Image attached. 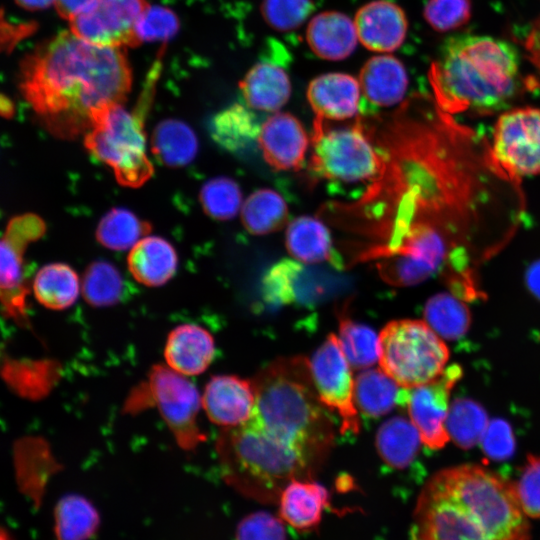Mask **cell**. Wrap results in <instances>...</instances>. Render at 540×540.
<instances>
[{
    "label": "cell",
    "instance_id": "obj_1",
    "mask_svg": "<svg viewBox=\"0 0 540 540\" xmlns=\"http://www.w3.org/2000/svg\"><path fill=\"white\" fill-rule=\"evenodd\" d=\"M415 103L393 120L387 137L386 171L395 200L392 233L426 226L453 251L452 266H467L486 242L485 230L498 212L520 206L518 180L492 158L490 144L452 115Z\"/></svg>",
    "mask_w": 540,
    "mask_h": 540
},
{
    "label": "cell",
    "instance_id": "obj_2",
    "mask_svg": "<svg viewBox=\"0 0 540 540\" xmlns=\"http://www.w3.org/2000/svg\"><path fill=\"white\" fill-rule=\"evenodd\" d=\"M132 73L121 48L86 42L63 31L26 55L20 91L41 124L54 136L86 134L108 106L122 104Z\"/></svg>",
    "mask_w": 540,
    "mask_h": 540
},
{
    "label": "cell",
    "instance_id": "obj_3",
    "mask_svg": "<svg viewBox=\"0 0 540 540\" xmlns=\"http://www.w3.org/2000/svg\"><path fill=\"white\" fill-rule=\"evenodd\" d=\"M409 540H531L513 482L477 464L434 473L419 493Z\"/></svg>",
    "mask_w": 540,
    "mask_h": 540
},
{
    "label": "cell",
    "instance_id": "obj_4",
    "mask_svg": "<svg viewBox=\"0 0 540 540\" xmlns=\"http://www.w3.org/2000/svg\"><path fill=\"white\" fill-rule=\"evenodd\" d=\"M255 405L249 427L291 450L318 471L334 440V428L303 357L272 361L252 380Z\"/></svg>",
    "mask_w": 540,
    "mask_h": 540
},
{
    "label": "cell",
    "instance_id": "obj_5",
    "mask_svg": "<svg viewBox=\"0 0 540 540\" xmlns=\"http://www.w3.org/2000/svg\"><path fill=\"white\" fill-rule=\"evenodd\" d=\"M428 75L442 111L490 113L504 108L520 88L519 53L505 40L455 35L441 45Z\"/></svg>",
    "mask_w": 540,
    "mask_h": 540
},
{
    "label": "cell",
    "instance_id": "obj_6",
    "mask_svg": "<svg viewBox=\"0 0 540 540\" xmlns=\"http://www.w3.org/2000/svg\"><path fill=\"white\" fill-rule=\"evenodd\" d=\"M449 356L444 339L422 320H394L379 334L380 368L402 388L434 380Z\"/></svg>",
    "mask_w": 540,
    "mask_h": 540
},
{
    "label": "cell",
    "instance_id": "obj_7",
    "mask_svg": "<svg viewBox=\"0 0 540 540\" xmlns=\"http://www.w3.org/2000/svg\"><path fill=\"white\" fill-rule=\"evenodd\" d=\"M84 144L113 170L121 185L139 187L153 174L142 118L122 104L108 106L96 116L85 134Z\"/></svg>",
    "mask_w": 540,
    "mask_h": 540
},
{
    "label": "cell",
    "instance_id": "obj_8",
    "mask_svg": "<svg viewBox=\"0 0 540 540\" xmlns=\"http://www.w3.org/2000/svg\"><path fill=\"white\" fill-rule=\"evenodd\" d=\"M312 172L320 178L341 182H368L384 176L386 157L357 123L331 128L316 118L313 128Z\"/></svg>",
    "mask_w": 540,
    "mask_h": 540
},
{
    "label": "cell",
    "instance_id": "obj_9",
    "mask_svg": "<svg viewBox=\"0 0 540 540\" xmlns=\"http://www.w3.org/2000/svg\"><path fill=\"white\" fill-rule=\"evenodd\" d=\"M491 155L511 178L540 175V109L518 107L502 113L495 124Z\"/></svg>",
    "mask_w": 540,
    "mask_h": 540
},
{
    "label": "cell",
    "instance_id": "obj_10",
    "mask_svg": "<svg viewBox=\"0 0 540 540\" xmlns=\"http://www.w3.org/2000/svg\"><path fill=\"white\" fill-rule=\"evenodd\" d=\"M148 384L153 401L178 444L189 450L204 441L205 435L197 425L201 396L193 383L168 366L157 365L151 369Z\"/></svg>",
    "mask_w": 540,
    "mask_h": 540
},
{
    "label": "cell",
    "instance_id": "obj_11",
    "mask_svg": "<svg viewBox=\"0 0 540 540\" xmlns=\"http://www.w3.org/2000/svg\"><path fill=\"white\" fill-rule=\"evenodd\" d=\"M311 375L323 404L337 412L342 434L360 431L352 367L339 338L330 334L309 360Z\"/></svg>",
    "mask_w": 540,
    "mask_h": 540
},
{
    "label": "cell",
    "instance_id": "obj_12",
    "mask_svg": "<svg viewBox=\"0 0 540 540\" xmlns=\"http://www.w3.org/2000/svg\"><path fill=\"white\" fill-rule=\"evenodd\" d=\"M462 374L461 366L452 364L434 380L399 391L397 405L406 408L422 443L431 449H441L450 441L446 428L449 399Z\"/></svg>",
    "mask_w": 540,
    "mask_h": 540
},
{
    "label": "cell",
    "instance_id": "obj_13",
    "mask_svg": "<svg viewBox=\"0 0 540 540\" xmlns=\"http://www.w3.org/2000/svg\"><path fill=\"white\" fill-rule=\"evenodd\" d=\"M45 231L42 219L34 214L14 217L1 240V301L9 318L26 322L27 288L24 276V250Z\"/></svg>",
    "mask_w": 540,
    "mask_h": 540
},
{
    "label": "cell",
    "instance_id": "obj_14",
    "mask_svg": "<svg viewBox=\"0 0 540 540\" xmlns=\"http://www.w3.org/2000/svg\"><path fill=\"white\" fill-rule=\"evenodd\" d=\"M149 6L146 0H98L87 12L70 22V31L94 45L112 48L140 44L136 23Z\"/></svg>",
    "mask_w": 540,
    "mask_h": 540
},
{
    "label": "cell",
    "instance_id": "obj_15",
    "mask_svg": "<svg viewBox=\"0 0 540 540\" xmlns=\"http://www.w3.org/2000/svg\"><path fill=\"white\" fill-rule=\"evenodd\" d=\"M257 142L265 161L279 171L299 169L309 145L301 122L284 112L271 115L261 124Z\"/></svg>",
    "mask_w": 540,
    "mask_h": 540
},
{
    "label": "cell",
    "instance_id": "obj_16",
    "mask_svg": "<svg viewBox=\"0 0 540 540\" xmlns=\"http://www.w3.org/2000/svg\"><path fill=\"white\" fill-rule=\"evenodd\" d=\"M354 25L359 42L368 50L387 54L405 41L408 21L402 8L388 0H374L361 6Z\"/></svg>",
    "mask_w": 540,
    "mask_h": 540
},
{
    "label": "cell",
    "instance_id": "obj_17",
    "mask_svg": "<svg viewBox=\"0 0 540 540\" xmlns=\"http://www.w3.org/2000/svg\"><path fill=\"white\" fill-rule=\"evenodd\" d=\"M202 408L211 422L224 428L245 423L255 405L252 381L234 375H216L201 396Z\"/></svg>",
    "mask_w": 540,
    "mask_h": 540
},
{
    "label": "cell",
    "instance_id": "obj_18",
    "mask_svg": "<svg viewBox=\"0 0 540 540\" xmlns=\"http://www.w3.org/2000/svg\"><path fill=\"white\" fill-rule=\"evenodd\" d=\"M307 100L322 120H346L361 112L359 80L350 74L332 72L313 78L306 91Z\"/></svg>",
    "mask_w": 540,
    "mask_h": 540
},
{
    "label": "cell",
    "instance_id": "obj_19",
    "mask_svg": "<svg viewBox=\"0 0 540 540\" xmlns=\"http://www.w3.org/2000/svg\"><path fill=\"white\" fill-rule=\"evenodd\" d=\"M214 355L212 335L195 324H182L171 330L164 348L167 366L183 376L203 373Z\"/></svg>",
    "mask_w": 540,
    "mask_h": 540
},
{
    "label": "cell",
    "instance_id": "obj_20",
    "mask_svg": "<svg viewBox=\"0 0 540 540\" xmlns=\"http://www.w3.org/2000/svg\"><path fill=\"white\" fill-rule=\"evenodd\" d=\"M329 498L320 483L312 479L293 480L279 496L278 516L299 532H311L319 527Z\"/></svg>",
    "mask_w": 540,
    "mask_h": 540
},
{
    "label": "cell",
    "instance_id": "obj_21",
    "mask_svg": "<svg viewBox=\"0 0 540 540\" xmlns=\"http://www.w3.org/2000/svg\"><path fill=\"white\" fill-rule=\"evenodd\" d=\"M362 96L372 106L390 107L404 98L408 75L403 63L389 54L368 59L359 74Z\"/></svg>",
    "mask_w": 540,
    "mask_h": 540
},
{
    "label": "cell",
    "instance_id": "obj_22",
    "mask_svg": "<svg viewBox=\"0 0 540 540\" xmlns=\"http://www.w3.org/2000/svg\"><path fill=\"white\" fill-rule=\"evenodd\" d=\"M306 41L317 57L338 61L349 57L359 40L353 19L338 11H324L308 22Z\"/></svg>",
    "mask_w": 540,
    "mask_h": 540
},
{
    "label": "cell",
    "instance_id": "obj_23",
    "mask_svg": "<svg viewBox=\"0 0 540 540\" xmlns=\"http://www.w3.org/2000/svg\"><path fill=\"white\" fill-rule=\"evenodd\" d=\"M239 88L247 107L266 112L278 111L291 95V81L285 69L268 61L252 66Z\"/></svg>",
    "mask_w": 540,
    "mask_h": 540
},
{
    "label": "cell",
    "instance_id": "obj_24",
    "mask_svg": "<svg viewBox=\"0 0 540 540\" xmlns=\"http://www.w3.org/2000/svg\"><path fill=\"white\" fill-rule=\"evenodd\" d=\"M285 244L288 253L300 263L330 262L336 267L342 266L328 228L317 218L300 216L291 221L286 230Z\"/></svg>",
    "mask_w": 540,
    "mask_h": 540
},
{
    "label": "cell",
    "instance_id": "obj_25",
    "mask_svg": "<svg viewBox=\"0 0 540 540\" xmlns=\"http://www.w3.org/2000/svg\"><path fill=\"white\" fill-rule=\"evenodd\" d=\"M127 262L130 273L139 283L159 287L174 276L178 257L167 240L146 236L131 248Z\"/></svg>",
    "mask_w": 540,
    "mask_h": 540
},
{
    "label": "cell",
    "instance_id": "obj_26",
    "mask_svg": "<svg viewBox=\"0 0 540 540\" xmlns=\"http://www.w3.org/2000/svg\"><path fill=\"white\" fill-rule=\"evenodd\" d=\"M421 442L413 423L400 416L386 420L376 434L378 454L387 465L396 469H403L414 460Z\"/></svg>",
    "mask_w": 540,
    "mask_h": 540
},
{
    "label": "cell",
    "instance_id": "obj_27",
    "mask_svg": "<svg viewBox=\"0 0 540 540\" xmlns=\"http://www.w3.org/2000/svg\"><path fill=\"white\" fill-rule=\"evenodd\" d=\"M261 125L242 104H233L212 118L209 131L214 141L230 152H240L258 139Z\"/></svg>",
    "mask_w": 540,
    "mask_h": 540
},
{
    "label": "cell",
    "instance_id": "obj_28",
    "mask_svg": "<svg viewBox=\"0 0 540 540\" xmlns=\"http://www.w3.org/2000/svg\"><path fill=\"white\" fill-rule=\"evenodd\" d=\"M151 146L153 154L161 163L169 167H182L195 158L198 140L186 123L168 119L155 127Z\"/></svg>",
    "mask_w": 540,
    "mask_h": 540
},
{
    "label": "cell",
    "instance_id": "obj_29",
    "mask_svg": "<svg viewBox=\"0 0 540 540\" xmlns=\"http://www.w3.org/2000/svg\"><path fill=\"white\" fill-rule=\"evenodd\" d=\"M79 278L67 264L43 266L33 280L36 300L51 310H64L74 304L79 295Z\"/></svg>",
    "mask_w": 540,
    "mask_h": 540
},
{
    "label": "cell",
    "instance_id": "obj_30",
    "mask_svg": "<svg viewBox=\"0 0 540 540\" xmlns=\"http://www.w3.org/2000/svg\"><path fill=\"white\" fill-rule=\"evenodd\" d=\"M289 210L283 197L275 190L254 191L243 203L241 220L253 235L277 232L288 224Z\"/></svg>",
    "mask_w": 540,
    "mask_h": 540
},
{
    "label": "cell",
    "instance_id": "obj_31",
    "mask_svg": "<svg viewBox=\"0 0 540 540\" xmlns=\"http://www.w3.org/2000/svg\"><path fill=\"white\" fill-rule=\"evenodd\" d=\"M400 389L381 368L363 370L355 380L356 406L366 416L381 417L397 405Z\"/></svg>",
    "mask_w": 540,
    "mask_h": 540
},
{
    "label": "cell",
    "instance_id": "obj_32",
    "mask_svg": "<svg viewBox=\"0 0 540 540\" xmlns=\"http://www.w3.org/2000/svg\"><path fill=\"white\" fill-rule=\"evenodd\" d=\"M424 321L443 339L455 340L468 331L471 314L467 305L458 296L438 293L425 304Z\"/></svg>",
    "mask_w": 540,
    "mask_h": 540
},
{
    "label": "cell",
    "instance_id": "obj_33",
    "mask_svg": "<svg viewBox=\"0 0 540 540\" xmlns=\"http://www.w3.org/2000/svg\"><path fill=\"white\" fill-rule=\"evenodd\" d=\"M488 424V415L479 403L457 399L450 405L446 428L458 447L470 449L481 442Z\"/></svg>",
    "mask_w": 540,
    "mask_h": 540
},
{
    "label": "cell",
    "instance_id": "obj_34",
    "mask_svg": "<svg viewBox=\"0 0 540 540\" xmlns=\"http://www.w3.org/2000/svg\"><path fill=\"white\" fill-rule=\"evenodd\" d=\"M150 230V225L131 211L114 208L100 220L96 238L106 248L126 250L132 248Z\"/></svg>",
    "mask_w": 540,
    "mask_h": 540
},
{
    "label": "cell",
    "instance_id": "obj_35",
    "mask_svg": "<svg viewBox=\"0 0 540 540\" xmlns=\"http://www.w3.org/2000/svg\"><path fill=\"white\" fill-rule=\"evenodd\" d=\"M339 342L354 369H365L379 360V335L344 314L339 318Z\"/></svg>",
    "mask_w": 540,
    "mask_h": 540
},
{
    "label": "cell",
    "instance_id": "obj_36",
    "mask_svg": "<svg viewBox=\"0 0 540 540\" xmlns=\"http://www.w3.org/2000/svg\"><path fill=\"white\" fill-rule=\"evenodd\" d=\"M55 521L58 540H85L95 531L98 517L84 498L67 496L57 505Z\"/></svg>",
    "mask_w": 540,
    "mask_h": 540
},
{
    "label": "cell",
    "instance_id": "obj_37",
    "mask_svg": "<svg viewBox=\"0 0 540 540\" xmlns=\"http://www.w3.org/2000/svg\"><path fill=\"white\" fill-rule=\"evenodd\" d=\"M122 291V277L114 265L96 261L88 266L82 280V293L88 304L111 306L120 300Z\"/></svg>",
    "mask_w": 540,
    "mask_h": 540
},
{
    "label": "cell",
    "instance_id": "obj_38",
    "mask_svg": "<svg viewBox=\"0 0 540 540\" xmlns=\"http://www.w3.org/2000/svg\"><path fill=\"white\" fill-rule=\"evenodd\" d=\"M303 270L302 263L295 259H282L272 265L262 279L263 299L273 305L295 303Z\"/></svg>",
    "mask_w": 540,
    "mask_h": 540
},
{
    "label": "cell",
    "instance_id": "obj_39",
    "mask_svg": "<svg viewBox=\"0 0 540 540\" xmlns=\"http://www.w3.org/2000/svg\"><path fill=\"white\" fill-rule=\"evenodd\" d=\"M200 203L208 216L229 220L237 215L242 205V192L233 179L215 177L201 187Z\"/></svg>",
    "mask_w": 540,
    "mask_h": 540
},
{
    "label": "cell",
    "instance_id": "obj_40",
    "mask_svg": "<svg viewBox=\"0 0 540 540\" xmlns=\"http://www.w3.org/2000/svg\"><path fill=\"white\" fill-rule=\"evenodd\" d=\"M312 0H262L264 21L274 30L289 32L300 27L312 14Z\"/></svg>",
    "mask_w": 540,
    "mask_h": 540
},
{
    "label": "cell",
    "instance_id": "obj_41",
    "mask_svg": "<svg viewBox=\"0 0 540 540\" xmlns=\"http://www.w3.org/2000/svg\"><path fill=\"white\" fill-rule=\"evenodd\" d=\"M471 9V0H428L423 15L435 31L448 32L465 25Z\"/></svg>",
    "mask_w": 540,
    "mask_h": 540
},
{
    "label": "cell",
    "instance_id": "obj_42",
    "mask_svg": "<svg viewBox=\"0 0 540 540\" xmlns=\"http://www.w3.org/2000/svg\"><path fill=\"white\" fill-rule=\"evenodd\" d=\"M513 486L524 514L528 518L540 519V455H527Z\"/></svg>",
    "mask_w": 540,
    "mask_h": 540
},
{
    "label": "cell",
    "instance_id": "obj_43",
    "mask_svg": "<svg viewBox=\"0 0 540 540\" xmlns=\"http://www.w3.org/2000/svg\"><path fill=\"white\" fill-rule=\"evenodd\" d=\"M179 28L177 16L168 8L148 6L139 17L135 33L139 42L168 40Z\"/></svg>",
    "mask_w": 540,
    "mask_h": 540
},
{
    "label": "cell",
    "instance_id": "obj_44",
    "mask_svg": "<svg viewBox=\"0 0 540 540\" xmlns=\"http://www.w3.org/2000/svg\"><path fill=\"white\" fill-rule=\"evenodd\" d=\"M235 540H286L284 522L265 511L253 512L239 522Z\"/></svg>",
    "mask_w": 540,
    "mask_h": 540
},
{
    "label": "cell",
    "instance_id": "obj_45",
    "mask_svg": "<svg viewBox=\"0 0 540 540\" xmlns=\"http://www.w3.org/2000/svg\"><path fill=\"white\" fill-rule=\"evenodd\" d=\"M481 447L491 459L504 460L510 457L515 449L511 426L500 419L490 421L481 439Z\"/></svg>",
    "mask_w": 540,
    "mask_h": 540
},
{
    "label": "cell",
    "instance_id": "obj_46",
    "mask_svg": "<svg viewBox=\"0 0 540 540\" xmlns=\"http://www.w3.org/2000/svg\"><path fill=\"white\" fill-rule=\"evenodd\" d=\"M98 0H55L57 13L64 19L71 21L77 16L90 10Z\"/></svg>",
    "mask_w": 540,
    "mask_h": 540
},
{
    "label": "cell",
    "instance_id": "obj_47",
    "mask_svg": "<svg viewBox=\"0 0 540 540\" xmlns=\"http://www.w3.org/2000/svg\"><path fill=\"white\" fill-rule=\"evenodd\" d=\"M531 61L540 69V17L535 21L525 41Z\"/></svg>",
    "mask_w": 540,
    "mask_h": 540
},
{
    "label": "cell",
    "instance_id": "obj_48",
    "mask_svg": "<svg viewBox=\"0 0 540 540\" xmlns=\"http://www.w3.org/2000/svg\"><path fill=\"white\" fill-rule=\"evenodd\" d=\"M525 280L531 293L540 299V259L529 265Z\"/></svg>",
    "mask_w": 540,
    "mask_h": 540
},
{
    "label": "cell",
    "instance_id": "obj_49",
    "mask_svg": "<svg viewBox=\"0 0 540 540\" xmlns=\"http://www.w3.org/2000/svg\"><path fill=\"white\" fill-rule=\"evenodd\" d=\"M15 2L25 9L39 10L47 8L55 3V0H15Z\"/></svg>",
    "mask_w": 540,
    "mask_h": 540
},
{
    "label": "cell",
    "instance_id": "obj_50",
    "mask_svg": "<svg viewBox=\"0 0 540 540\" xmlns=\"http://www.w3.org/2000/svg\"><path fill=\"white\" fill-rule=\"evenodd\" d=\"M1 112L3 115H6V117H9L13 113V104L8 99H6V103L1 99Z\"/></svg>",
    "mask_w": 540,
    "mask_h": 540
},
{
    "label": "cell",
    "instance_id": "obj_51",
    "mask_svg": "<svg viewBox=\"0 0 540 540\" xmlns=\"http://www.w3.org/2000/svg\"><path fill=\"white\" fill-rule=\"evenodd\" d=\"M1 540H11L4 529H2V532H1Z\"/></svg>",
    "mask_w": 540,
    "mask_h": 540
}]
</instances>
